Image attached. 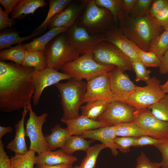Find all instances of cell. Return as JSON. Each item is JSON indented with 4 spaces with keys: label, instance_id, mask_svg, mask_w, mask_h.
<instances>
[{
    "label": "cell",
    "instance_id": "4dcf8cb0",
    "mask_svg": "<svg viewBox=\"0 0 168 168\" xmlns=\"http://www.w3.org/2000/svg\"><path fill=\"white\" fill-rule=\"evenodd\" d=\"M35 152L29 150L24 155H16L10 158L11 168H34L35 164Z\"/></svg>",
    "mask_w": 168,
    "mask_h": 168
},
{
    "label": "cell",
    "instance_id": "83f0119b",
    "mask_svg": "<svg viewBox=\"0 0 168 168\" xmlns=\"http://www.w3.org/2000/svg\"><path fill=\"white\" fill-rule=\"evenodd\" d=\"M40 33L34 31L29 36L21 37L19 33L16 31L8 30L2 31L0 34V49L10 47L13 44L21 43Z\"/></svg>",
    "mask_w": 168,
    "mask_h": 168
},
{
    "label": "cell",
    "instance_id": "30bf717a",
    "mask_svg": "<svg viewBox=\"0 0 168 168\" xmlns=\"http://www.w3.org/2000/svg\"><path fill=\"white\" fill-rule=\"evenodd\" d=\"M133 122L147 135L159 140H168V122L158 119L147 108L137 110Z\"/></svg>",
    "mask_w": 168,
    "mask_h": 168
},
{
    "label": "cell",
    "instance_id": "e575fe53",
    "mask_svg": "<svg viewBox=\"0 0 168 168\" xmlns=\"http://www.w3.org/2000/svg\"><path fill=\"white\" fill-rule=\"evenodd\" d=\"M105 148V146L102 144L91 147L86 152V155L78 168H94L98 155L100 152Z\"/></svg>",
    "mask_w": 168,
    "mask_h": 168
},
{
    "label": "cell",
    "instance_id": "7402d4cb",
    "mask_svg": "<svg viewBox=\"0 0 168 168\" xmlns=\"http://www.w3.org/2000/svg\"><path fill=\"white\" fill-rule=\"evenodd\" d=\"M69 28L55 27L52 28L43 35L33 39L30 42L23 44L25 50L27 51L40 50L45 51L47 44L54 38L59 34L68 31Z\"/></svg>",
    "mask_w": 168,
    "mask_h": 168
},
{
    "label": "cell",
    "instance_id": "60d3db41",
    "mask_svg": "<svg viewBox=\"0 0 168 168\" xmlns=\"http://www.w3.org/2000/svg\"><path fill=\"white\" fill-rule=\"evenodd\" d=\"M136 161L135 168H160L161 167L160 163L151 162L142 152L137 158Z\"/></svg>",
    "mask_w": 168,
    "mask_h": 168
},
{
    "label": "cell",
    "instance_id": "6da1fadb",
    "mask_svg": "<svg viewBox=\"0 0 168 168\" xmlns=\"http://www.w3.org/2000/svg\"><path fill=\"white\" fill-rule=\"evenodd\" d=\"M35 71L11 62L0 61V110L10 112L28 108L34 93Z\"/></svg>",
    "mask_w": 168,
    "mask_h": 168
},
{
    "label": "cell",
    "instance_id": "74e56055",
    "mask_svg": "<svg viewBox=\"0 0 168 168\" xmlns=\"http://www.w3.org/2000/svg\"><path fill=\"white\" fill-rule=\"evenodd\" d=\"M153 0H136L129 14L132 18L141 17L148 15Z\"/></svg>",
    "mask_w": 168,
    "mask_h": 168
},
{
    "label": "cell",
    "instance_id": "5bb4252c",
    "mask_svg": "<svg viewBox=\"0 0 168 168\" xmlns=\"http://www.w3.org/2000/svg\"><path fill=\"white\" fill-rule=\"evenodd\" d=\"M71 77L64 73L58 72L51 68H46L41 70L35 71L33 76L35 91L32 98L34 105H37L44 89Z\"/></svg>",
    "mask_w": 168,
    "mask_h": 168
},
{
    "label": "cell",
    "instance_id": "681fc988",
    "mask_svg": "<svg viewBox=\"0 0 168 168\" xmlns=\"http://www.w3.org/2000/svg\"><path fill=\"white\" fill-rule=\"evenodd\" d=\"M160 74H165L168 73V50L163 56L159 67Z\"/></svg>",
    "mask_w": 168,
    "mask_h": 168
},
{
    "label": "cell",
    "instance_id": "4fadbf2b",
    "mask_svg": "<svg viewBox=\"0 0 168 168\" xmlns=\"http://www.w3.org/2000/svg\"><path fill=\"white\" fill-rule=\"evenodd\" d=\"M113 101L124 103L137 88L128 76L119 68L115 67L108 73Z\"/></svg>",
    "mask_w": 168,
    "mask_h": 168
},
{
    "label": "cell",
    "instance_id": "8992f818",
    "mask_svg": "<svg viewBox=\"0 0 168 168\" xmlns=\"http://www.w3.org/2000/svg\"><path fill=\"white\" fill-rule=\"evenodd\" d=\"M112 65L100 64L94 59L91 53L86 54L64 65L61 70L72 78L81 81L91 79L112 71Z\"/></svg>",
    "mask_w": 168,
    "mask_h": 168
},
{
    "label": "cell",
    "instance_id": "277c9868",
    "mask_svg": "<svg viewBox=\"0 0 168 168\" xmlns=\"http://www.w3.org/2000/svg\"><path fill=\"white\" fill-rule=\"evenodd\" d=\"M77 25L84 28L91 35L105 33L113 29L114 17L107 9L100 7L95 0H88L84 12Z\"/></svg>",
    "mask_w": 168,
    "mask_h": 168
},
{
    "label": "cell",
    "instance_id": "f5cc1de1",
    "mask_svg": "<svg viewBox=\"0 0 168 168\" xmlns=\"http://www.w3.org/2000/svg\"><path fill=\"white\" fill-rule=\"evenodd\" d=\"M13 130L10 126L4 127L0 126V140H1L3 136L8 133H11Z\"/></svg>",
    "mask_w": 168,
    "mask_h": 168
},
{
    "label": "cell",
    "instance_id": "6f0895ef",
    "mask_svg": "<svg viewBox=\"0 0 168 168\" xmlns=\"http://www.w3.org/2000/svg\"><path fill=\"white\" fill-rule=\"evenodd\" d=\"M78 166H76L74 167H73L72 168H78Z\"/></svg>",
    "mask_w": 168,
    "mask_h": 168
},
{
    "label": "cell",
    "instance_id": "44dd1931",
    "mask_svg": "<svg viewBox=\"0 0 168 168\" xmlns=\"http://www.w3.org/2000/svg\"><path fill=\"white\" fill-rule=\"evenodd\" d=\"M28 111V108L23 109L21 119L15 126L16 130L15 137L7 147V148L14 152L16 155H24L29 150L25 142L26 134L24 127L25 118Z\"/></svg>",
    "mask_w": 168,
    "mask_h": 168
},
{
    "label": "cell",
    "instance_id": "d4e9b609",
    "mask_svg": "<svg viewBox=\"0 0 168 168\" xmlns=\"http://www.w3.org/2000/svg\"><path fill=\"white\" fill-rule=\"evenodd\" d=\"M45 51H26L21 66L33 68L36 71L46 68L47 65L45 57Z\"/></svg>",
    "mask_w": 168,
    "mask_h": 168
},
{
    "label": "cell",
    "instance_id": "11a10c76",
    "mask_svg": "<svg viewBox=\"0 0 168 168\" xmlns=\"http://www.w3.org/2000/svg\"><path fill=\"white\" fill-rule=\"evenodd\" d=\"M163 29L164 30L168 31V23L163 27Z\"/></svg>",
    "mask_w": 168,
    "mask_h": 168
},
{
    "label": "cell",
    "instance_id": "4316f807",
    "mask_svg": "<svg viewBox=\"0 0 168 168\" xmlns=\"http://www.w3.org/2000/svg\"><path fill=\"white\" fill-rule=\"evenodd\" d=\"M72 2L71 0H49V9L45 19L35 31L41 33L47 28L52 18L66 8Z\"/></svg>",
    "mask_w": 168,
    "mask_h": 168
},
{
    "label": "cell",
    "instance_id": "c3c4849f",
    "mask_svg": "<svg viewBox=\"0 0 168 168\" xmlns=\"http://www.w3.org/2000/svg\"><path fill=\"white\" fill-rule=\"evenodd\" d=\"M21 0H0V3L5 8L6 14L8 15L12 12L14 8L21 1Z\"/></svg>",
    "mask_w": 168,
    "mask_h": 168
},
{
    "label": "cell",
    "instance_id": "e0dca14e",
    "mask_svg": "<svg viewBox=\"0 0 168 168\" xmlns=\"http://www.w3.org/2000/svg\"><path fill=\"white\" fill-rule=\"evenodd\" d=\"M80 136L85 138H89L97 140L101 142L106 147L110 148L112 155L116 156L120 148L115 142L114 139L116 136L115 126L100 128L85 132Z\"/></svg>",
    "mask_w": 168,
    "mask_h": 168
},
{
    "label": "cell",
    "instance_id": "db71d44e",
    "mask_svg": "<svg viewBox=\"0 0 168 168\" xmlns=\"http://www.w3.org/2000/svg\"><path fill=\"white\" fill-rule=\"evenodd\" d=\"M161 87L162 90L168 89V78L165 83L161 85Z\"/></svg>",
    "mask_w": 168,
    "mask_h": 168
},
{
    "label": "cell",
    "instance_id": "f35d334b",
    "mask_svg": "<svg viewBox=\"0 0 168 168\" xmlns=\"http://www.w3.org/2000/svg\"><path fill=\"white\" fill-rule=\"evenodd\" d=\"M132 67L136 74L135 80L138 82L142 81L147 82L150 79L151 71L146 67L139 59L131 61Z\"/></svg>",
    "mask_w": 168,
    "mask_h": 168
},
{
    "label": "cell",
    "instance_id": "603a6c76",
    "mask_svg": "<svg viewBox=\"0 0 168 168\" xmlns=\"http://www.w3.org/2000/svg\"><path fill=\"white\" fill-rule=\"evenodd\" d=\"M49 134H46L45 137L49 150L52 151L58 148H62L70 137L68 128H63L57 124L52 128Z\"/></svg>",
    "mask_w": 168,
    "mask_h": 168
},
{
    "label": "cell",
    "instance_id": "7bdbcfd3",
    "mask_svg": "<svg viewBox=\"0 0 168 168\" xmlns=\"http://www.w3.org/2000/svg\"><path fill=\"white\" fill-rule=\"evenodd\" d=\"M168 6V0H153L148 15L151 17H153L163 9Z\"/></svg>",
    "mask_w": 168,
    "mask_h": 168
},
{
    "label": "cell",
    "instance_id": "9c48e42d",
    "mask_svg": "<svg viewBox=\"0 0 168 168\" xmlns=\"http://www.w3.org/2000/svg\"><path fill=\"white\" fill-rule=\"evenodd\" d=\"M29 116L26 124V135L30 140L29 150L39 154L49 151L45 136L43 134L42 128L47 120L48 114L44 113L38 116L32 109L31 103L28 105Z\"/></svg>",
    "mask_w": 168,
    "mask_h": 168
},
{
    "label": "cell",
    "instance_id": "484cf974",
    "mask_svg": "<svg viewBox=\"0 0 168 168\" xmlns=\"http://www.w3.org/2000/svg\"><path fill=\"white\" fill-rule=\"evenodd\" d=\"M95 140L93 139L87 140L80 136H71L69 137L61 149L67 154L71 155L74 152L78 150L86 152L91 147V144Z\"/></svg>",
    "mask_w": 168,
    "mask_h": 168
},
{
    "label": "cell",
    "instance_id": "f546056e",
    "mask_svg": "<svg viewBox=\"0 0 168 168\" xmlns=\"http://www.w3.org/2000/svg\"><path fill=\"white\" fill-rule=\"evenodd\" d=\"M26 51L23 44L21 43H19L15 47L1 50L0 51V61L9 60L21 65Z\"/></svg>",
    "mask_w": 168,
    "mask_h": 168
},
{
    "label": "cell",
    "instance_id": "680465c9",
    "mask_svg": "<svg viewBox=\"0 0 168 168\" xmlns=\"http://www.w3.org/2000/svg\"><path fill=\"white\" fill-rule=\"evenodd\" d=\"M36 168L35 167V168Z\"/></svg>",
    "mask_w": 168,
    "mask_h": 168
},
{
    "label": "cell",
    "instance_id": "ffe728a7",
    "mask_svg": "<svg viewBox=\"0 0 168 168\" xmlns=\"http://www.w3.org/2000/svg\"><path fill=\"white\" fill-rule=\"evenodd\" d=\"M77 161L76 156L67 154L61 148L55 151H49L38 154L36 156L35 164L37 166L72 164Z\"/></svg>",
    "mask_w": 168,
    "mask_h": 168
},
{
    "label": "cell",
    "instance_id": "ba28073f",
    "mask_svg": "<svg viewBox=\"0 0 168 168\" xmlns=\"http://www.w3.org/2000/svg\"><path fill=\"white\" fill-rule=\"evenodd\" d=\"M91 54L94 60L104 65H112L123 71L133 70L130 58L113 44L104 41L96 46Z\"/></svg>",
    "mask_w": 168,
    "mask_h": 168
},
{
    "label": "cell",
    "instance_id": "f907efd6",
    "mask_svg": "<svg viewBox=\"0 0 168 168\" xmlns=\"http://www.w3.org/2000/svg\"><path fill=\"white\" fill-rule=\"evenodd\" d=\"M123 9L127 14H130L136 0H122Z\"/></svg>",
    "mask_w": 168,
    "mask_h": 168
},
{
    "label": "cell",
    "instance_id": "7a4b0ae2",
    "mask_svg": "<svg viewBox=\"0 0 168 168\" xmlns=\"http://www.w3.org/2000/svg\"><path fill=\"white\" fill-rule=\"evenodd\" d=\"M118 21L119 29L139 49L148 52L152 40L162 32L163 28L158 25L148 15L132 18L123 11Z\"/></svg>",
    "mask_w": 168,
    "mask_h": 168
},
{
    "label": "cell",
    "instance_id": "bcb514c9",
    "mask_svg": "<svg viewBox=\"0 0 168 168\" xmlns=\"http://www.w3.org/2000/svg\"><path fill=\"white\" fill-rule=\"evenodd\" d=\"M0 168H11L10 158L4 150L1 140H0Z\"/></svg>",
    "mask_w": 168,
    "mask_h": 168
},
{
    "label": "cell",
    "instance_id": "836d02e7",
    "mask_svg": "<svg viewBox=\"0 0 168 168\" xmlns=\"http://www.w3.org/2000/svg\"><path fill=\"white\" fill-rule=\"evenodd\" d=\"M138 58L147 67H159L161 59L155 54L143 51L131 42Z\"/></svg>",
    "mask_w": 168,
    "mask_h": 168
},
{
    "label": "cell",
    "instance_id": "ac0fdd59",
    "mask_svg": "<svg viewBox=\"0 0 168 168\" xmlns=\"http://www.w3.org/2000/svg\"><path fill=\"white\" fill-rule=\"evenodd\" d=\"M61 120L67 125L69 131L70 136H80L88 131L109 126L104 122L92 120L81 114L72 119L68 120L61 119Z\"/></svg>",
    "mask_w": 168,
    "mask_h": 168
},
{
    "label": "cell",
    "instance_id": "ab89813d",
    "mask_svg": "<svg viewBox=\"0 0 168 168\" xmlns=\"http://www.w3.org/2000/svg\"><path fill=\"white\" fill-rule=\"evenodd\" d=\"M136 138L117 136L114 139L115 142L120 148L122 152L126 153L130 151L132 146L135 147Z\"/></svg>",
    "mask_w": 168,
    "mask_h": 168
},
{
    "label": "cell",
    "instance_id": "cb8c5ba5",
    "mask_svg": "<svg viewBox=\"0 0 168 168\" xmlns=\"http://www.w3.org/2000/svg\"><path fill=\"white\" fill-rule=\"evenodd\" d=\"M44 0H21L12 12L11 18H23L27 15L33 14L38 8L47 5Z\"/></svg>",
    "mask_w": 168,
    "mask_h": 168
},
{
    "label": "cell",
    "instance_id": "8fae6325",
    "mask_svg": "<svg viewBox=\"0 0 168 168\" xmlns=\"http://www.w3.org/2000/svg\"><path fill=\"white\" fill-rule=\"evenodd\" d=\"M137 110L128 104L113 101L109 103L105 110L96 121L104 122L109 126L133 122Z\"/></svg>",
    "mask_w": 168,
    "mask_h": 168
},
{
    "label": "cell",
    "instance_id": "1f68e13d",
    "mask_svg": "<svg viewBox=\"0 0 168 168\" xmlns=\"http://www.w3.org/2000/svg\"><path fill=\"white\" fill-rule=\"evenodd\" d=\"M115 126L116 136L137 138L142 135H147L145 132L133 122L121 124Z\"/></svg>",
    "mask_w": 168,
    "mask_h": 168
},
{
    "label": "cell",
    "instance_id": "d6a6232c",
    "mask_svg": "<svg viewBox=\"0 0 168 168\" xmlns=\"http://www.w3.org/2000/svg\"><path fill=\"white\" fill-rule=\"evenodd\" d=\"M168 50V31L164 30L152 42L148 52H152L161 59Z\"/></svg>",
    "mask_w": 168,
    "mask_h": 168
},
{
    "label": "cell",
    "instance_id": "9f6ffc18",
    "mask_svg": "<svg viewBox=\"0 0 168 168\" xmlns=\"http://www.w3.org/2000/svg\"><path fill=\"white\" fill-rule=\"evenodd\" d=\"M165 93L166 94L168 93V89L163 90Z\"/></svg>",
    "mask_w": 168,
    "mask_h": 168
},
{
    "label": "cell",
    "instance_id": "f1b7e54d",
    "mask_svg": "<svg viewBox=\"0 0 168 168\" xmlns=\"http://www.w3.org/2000/svg\"><path fill=\"white\" fill-rule=\"evenodd\" d=\"M109 103L100 100L87 103L80 107L81 115L96 121L105 110Z\"/></svg>",
    "mask_w": 168,
    "mask_h": 168
},
{
    "label": "cell",
    "instance_id": "3957f363",
    "mask_svg": "<svg viewBox=\"0 0 168 168\" xmlns=\"http://www.w3.org/2000/svg\"><path fill=\"white\" fill-rule=\"evenodd\" d=\"M61 96L60 104L63 111L61 119L68 120L78 115L79 110L87 89V83L73 78L65 83L55 85Z\"/></svg>",
    "mask_w": 168,
    "mask_h": 168
},
{
    "label": "cell",
    "instance_id": "d6986e66",
    "mask_svg": "<svg viewBox=\"0 0 168 168\" xmlns=\"http://www.w3.org/2000/svg\"><path fill=\"white\" fill-rule=\"evenodd\" d=\"M104 35L105 41L116 46L130 58L131 61L139 59L131 41L119 29H113L104 33Z\"/></svg>",
    "mask_w": 168,
    "mask_h": 168
},
{
    "label": "cell",
    "instance_id": "7dc6e473",
    "mask_svg": "<svg viewBox=\"0 0 168 168\" xmlns=\"http://www.w3.org/2000/svg\"><path fill=\"white\" fill-rule=\"evenodd\" d=\"M13 20L10 18L4 11L0 7V30L11 27L13 24Z\"/></svg>",
    "mask_w": 168,
    "mask_h": 168
},
{
    "label": "cell",
    "instance_id": "7c38bea8",
    "mask_svg": "<svg viewBox=\"0 0 168 168\" xmlns=\"http://www.w3.org/2000/svg\"><path fill=\"white\" fill-rule=\"evenodd\" d=\"M67 35L70 44L82 55L91 53L97 44L105 41L104 34L91 35L76 23L69 28Z\"/></svg>",
    "mask_w": 168,
    "mask_h": 168
},
{
    "label": "cell",
    "instance_id": "d590c367",
    "mask_svg": "<svg viewBox=\"0 0 168 168\" xmlns=\"http://www.w3.org/2000/svg\"><path fill=\"white\" fill-rule=\"evenodd\" d=\"M99 7L108 10L112 15L114 22L116 23L123 9L122 0H95Z\"/></svg>",
    "mask_w": 168,
    "mask_h": 168
},
{
    "label": "cell",
    "instance_id": "8d00e7d4",
    "mask_svg": "<svg viewBox=\"0 0 168 168\" xmlns=\"http://www.w3.org/2000/svg\"><path fill=\"white\" fill-rule=\"evenodd\" d=\"M147 109L158 119L168 122V94H166L160 101Z\"/></svg>",
    "mask_w": 168,
    "mask_h": 168
},
{
    "label": "cell",
    "instance_id": "f6af8a7d",
    "mask_svg": "<svg viewBox=\"0 0 168 168\" xmlns=\"http://www.w3.org/2000/svg\"><path fill=\"white\" fill-rule=\"evenodd\" d=\"M163 141L159 140L147 135H142L136 138L135 147L147 145H153L154 146Z\"/></svg>",
    "mask_w": 168,
    "mask_h": 168
},
{
    "label": "cell",
    "instance_id": "b9f144b4",
    "mask_svg": "<svg viewBox=\"0 0 168 168\" xmlns=\"http://www.w3.org/2000/svg\"><path fill=\"white\" fill-rule=\"evenodd\" d=\"M155 146L161 154L162 160L160 163L162 168H168V140L163 141Z\"/></svg>",
    "mask_w": 168,
    "mask_h": 168
},
{
    "label": "cell",
    "instance_id": "52a82bcc",
    "mask_svg": "<svg viewBox=\"0 0 168 168\" xmlns=\"http://www.w3.org/2000/svg\"><path fill=\"white\" fill-rule=\"evenodd\" d=\"M143 87L138 86L125 103L137 110L147 108L160 101L166 94L161 87V81L155 76L151 77Z\"/></svg>",
    "mask_w": 168,
    "mask_h": 168
},
{
    "label": "cell",
    "instance_id": "9a60e30c",
    "mask_svg": "<svg viewBox=\"0 0 168 168\" xmlns=\"http://www.w3.org/2000/svg\"><path fill=\"white\" fill-rule=\"evenodd\" d=\"M98 100L109 103L113 101L108 73L87 80V89L83 103Z\"/></svg>",
    "mask_w": 168,
    "mask_h": 168
},
{
    "label": "cell",
    "instance_id": "816d5d0a",
    "mask_svg": "<svg viewBox=\"0 0 168 168\" xmlns=\"http://www.w3.org/2000/svg\"><path fill=\"white\" fill-rule=\"evenodd\" d=\"M72 164H62L54 166L43 165L37 166L36 168H72Z\"/></svg>",
    "mask_w": 168,
    "mask_h": 168
},
{
    "label": "cell",
    "instance_id": "5b68a950",
    "mask_svg": "<svg viewBox=\"0 0 168 168\" xmlns=\"http://www.w3.org/2000/svg\"><path fill=\"white\" fill-rule=\"evenodd\" d=\"M45 53L47 68L57 71L80 55L69 42L67 32L61 33L52 39L46 45Z\"/></svg>",
    "mask_w": 168,
    "mask_h": 168
},
{
    "label": "cell",
    "instance_id": "ee69618b",
    "mask_svg": "<svg viewBox=\"0 0 168 168\" xmlns=\"http://www.w3.org/2000/svg\"><path fill=\"white\" fill-rule=\"evenodd\" d=\"M151 18L158 25L163 28L168 23V6Z\"/></svg>",
    "mask_w": 168,
    "mask_h": 168
},
{
    "label": "cell",
    "instance_id": "2e32d148",
    "mask_svg": "<svg viewBox=\"0 0 168 168\" xmlns=\"http://www.w3.org/2000/svg\"><path fill=\"white\" fill-rule=\"evenodd\" d=\"M87 1H81L77 3L71 2L63 11L52 18L47 28H70L75 23L81 12L85 8Z\"/></svg>",
    "mask_w": 168,
    "mask_h": 168
}]
</instances>
